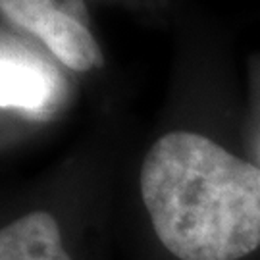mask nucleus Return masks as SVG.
I'll list each match as a JSON object with an SVG mask.
<instances>
[{
    "mask_svg": "<svg viewBox=\"0 0 260 260\" xmlns=\"http://www.w3.org/2000/svg\"><path fill=\"white\" fill-rule=\"evenodd\" d=\"M160 243L179 260H239L260 247V168L205 135L172 131L141 168Z\"/></svg>",
    "mask_w": 260,
    "mask_h": 260,
    "instance_id": "obj_1",
    "label": "nucleus"
},
{
    "mask_svg": "<svg viewBox=\"0 0 260 260\" xmlns=\"http://www.w3.org/2000/svg\"><path fill=\"white\" fill-rule=\"evenodd\" d=\"M0 10L12 23L43 41L66 68L89 72L104 64L83 0H0Z\"/></svg>",
    "mask_w": 260,
    "mask_h": 260,
    "instance_id": "obj_2",
    "label": "nucleus"
},
{
    "mask_svg": "<svg viewBox=\"0 0 260 260\" xmlns=\"http://www.w3.org/2000/svg\"><path fill=\"white\" fill-rule=\"evenodd\" d=\"M0 70L2 108L39 112L56 99V70L35 56L14 52L4 43Z\"/></svg>",
    "mask_w": 260,
    "mask_h": 260,
    "instance_id": "obj_3",
    "label": "nucleus"
},
{
    "mask_svg": "<svg viewBox=\"0 0 260 260\" xmlns=\"http://www.w3.org/2000/svg\"><path fill=\"white\" fill-rule=\"evenodd\" d=\"M0 260H72L58 222L48 212H31L0 232Z\"/></svg>",
    "mask_w": 260,
    "mask_h": 260,
    "instance_id": "obj_4",
    "label": "nucleus"
}]
</instances>
